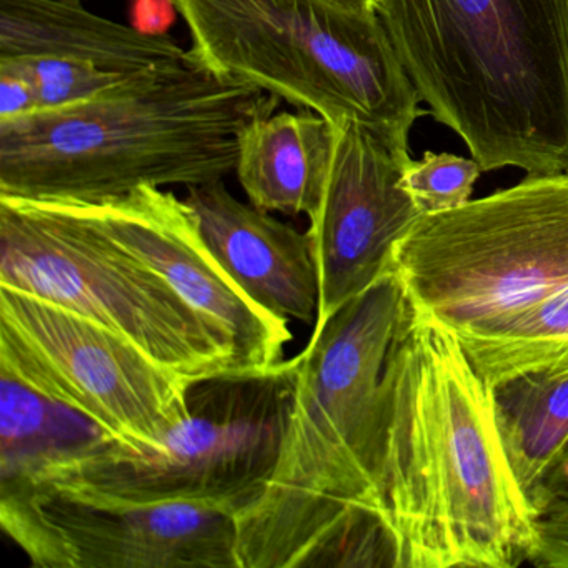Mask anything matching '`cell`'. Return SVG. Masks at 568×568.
<instances>
[{
  "instance_id": "cell-1",
  "label": "cell",
  "mask_w": 568,
  "mask_h": 568,
  "mask_svg": "<svg viewBox=\"0 0 568 568\" xmlns=\"http://www.w3.org/2000/svg\"><path fill=\"white\" fill-rule=\"evenodd\" d=\"M377 488L395 568H517L537 511L515 478L494 388L408 304L385 362Z\"/></svg>"
},
{
  "instance_id": "cell-2",
  "label": "cell",
  "mask_w": 568,
  "mask_h": 568,
  "mask_svg": "<svg viewBox=\"0 0 568 568\" xmlns=\"http://www.w3.org/2000/svg\"><path fill=\"white\" fill-rule=\"evenodd\" d=\"M405 308L390 272L314 328L294 358L277 464L235 515L241 568H395L377 458L382 377Z\"/></svg>"
},
{
  "instance_id": "cell-3",
  "label": "cell",
  "mask_w": 568,
  "mask_h": 568,
  "mask_svg": "<svg viewBox=\"0 0 568 568\" xmlns=\"http://www.w3.org/2000/svg\"><path fill=\"white\" fill-rule=\"evenodd\" d=\"M414 311L495 388L568 368V171L422 215L392 258Z\"/></svg>"
},
{
  "instance_id": "cell-4",
  "label": "cell",
  "mask_w": 568,
  "mask_h": 568,
  "mask_svg": "<svg viewBox=\"0 0 568 568\" xmlns=\"http://www.w3.org/2000/svg\"><path fill=\"white\" fill-rule=\"evenodd\" d=\"M278 99L197 59L128 75L92 101L0 121V195L104 202L224 181Z\"/></svg>"
},
{
  "instance_id": "cell-5",
  "label": "cell",
  "mask_w": 568,
  "mask_h": 568,
  "mask_svg": "<svg viewBox=\"0 0 568 568\" xmlns=\"http://www.w3.org/2000/svg\"><path fill=\"white\" fill-rule=\"evenodd\" d=\"M377 16L481 171H568V0H377Z\"/></svg>"
},
{
  "instance_id": "cell-6",
  "label": "cell",
  "mask_w": 568,
  "mask_h": 568,
  "mask_svg": "<svg viewBox=\"0 0 568 568\" xmlns=\"http://www.w3.org/2000/svg\"><path fill=\"white\" fill-rule=\"evenodd\" d=\"M199 64L322 115L402 155L420 95L377 14L325 0H174Z\"/></svg>"
},
{
  "instance_id": "cell-7",
  "label": "cell",
  "mask_w": 568,
  "mask_h": 568,
  "mask_svg": "<svg viewBox=\"0 0 568 568\" xmlns=\"http://www.w3.org/2000/svg\"><path fill=\"white\" fill-rule=\"evenodd\" d=\"M0 285L99 322L191 384L244 375L221 324L69 202L0 195Z\"/></svg>"
},
{
  "instance_id": "cell-8",
  "label": "cell",
  "mask_w": 568,
  "mask_h": 568,
  "mask_svg": "<svg viewBox=\"0 0 568 568\" xmlns=\"http://www.w3.org/2000/svg\"><path fill=\"white\" fill-rule=\"evenodd\" d=\"M295 361L258 375L195 384L191 415L161 444L134 452L111 438L26 480L131 504H192L241 514L277 464Z\"/></svg>"
},
{
  "instance_id": "cell-9",
  "label": "cell",
  "mask_w": 568,
  "mask_h": 568,
  "mask_svg": "<svg viewBox=\"0 0 568 568\" xmlns=\"http://www.w3.org/2000/svg\"><path fill=\"white\" fill-rule=\"evenodd\" d=\"M0 368L134 452L158 447L191 415L194 384L99 322L6 285H0Z\"/></svg>"
},
{
  "instance_id": "cell-10",
  "label": "cell",
  "mask_w": 568,
  "mask_h": 568,
  "mask_svg": "<svg viewBox=\"0 0 568 568\" xmlns=\"http://www.w3.org/2000/svg\"><path fill=\"white\" fill-rule=\"evenodd\" d=\"M0 527L38 568H241L232 511L0 484Z\"/></svg>"
},
{
  "instance_id": "cell-11",
  "label": "cell",
  "mask_w": 568,
  "mask_h": 568,
  "mask_svg": "<svg viewBox=\"0 0 568 568\" xmlns=\"http://www.w3.org/2000/svg\"><path fill=\"white\" fill-rule=\"evenodd\" d=\"M324 194L308 215L318 275L314 328L392 272L394 248L422 217L400 179L410 155L355 122L334 125Z\"/></svg>"
},
{
  "instance_id": "cell-12",
  "label": "cell",
  "mask_w": 568,
  "mask_h": 568,
  "mask_svg": "<svg viewBox=\"0 0 568 568\" xmlns=\"http://www.w3.org/2000/svg\"><path fill=\"white\" fill-rule=\"evenodd\" d=\"M69 204L221 324L237 345L242 374H265L284 362L292 341L287 318L265 311L242 291L205 244L185 201L161 187H141L98 204Z\"/></svg>"
},
{
  "instance_id": "cell-13",
  "label": "cell",
  "mask_w": 568,
  "mask_h": 568,
  "mask_svg": "<svg viewBox=\"0 0 568 568\" xmlns=\"http://www.w3.org/2000/svg\"><path fill=\"white\" fill-rule=\"evenodd\" d=\"M184 201L212 254L255 304L315 324L318 275L307 232L239 201L224 181L189 187Z\"/></svg>"
},
{
  "instance_id": "cell-14",
  "label": "cell",
  "mask_w": 568,
  "mask_h": 568,
  "mask_svg": "<svg viewBox=\"0 0 568 568\" xmlns=\"http://www.w3.org/2000/svg\"><path fill=\"white\" fill-rule=\"evenodd\" d=\"M0 58H64L135 74L195 61L171 36H145L72 0H0Z\"/></svg>"
},
{
  "instance_id": "cell-15",
  "label": "cell",
  "mask_w": 568,
  "mask_h": 568,
  "mask_svg": "<svg viewBox=\"0 0 568 568\" xmlns=\"http://www.w3.org/2000/svg\"><path fill=\"white\" fill-rule=\"evenodd\" d=\"M335 128L312 111L281 112L245 128L235 172L254 207L311 215L334 155Z\"/></svg>"
},
{
  "instance_id": "cell-16",
  "label": "cell",
  "mask_w": 568,
  "mask_h": 568,
  "mask_svg": "<svg viewBox=\"0 0 568 568\" xmlns=\"http://www.w3.org/2000/svg\"><path fill=\"white\" fill-rule=\"evenodd\" d=\"M105 438L84 415L0 368V484L36 477Z\"/></svg>"
},
{
  "instance_id": "cell-17",
  "label": "cell",
  "mask_w": 568,
  "mask_h": 568,
  "mask_svg": "<svg viewBox=\"0 0 568 568\" xmlns=\"http://www.w3.org/2000/svg\"><path fill=\"white\" fill-rule=\"evenodd\" d=\"M494 405L505 454L534 507L545 475L568 444V368L511 378L494 388Z\"/></svg>"
},
{
  "instance_id": "cell-18",
  "label": "cell",
  "mask_w": 568,
  "mask_h": 568,
  "mask_svg": "<svg viewBox=\"0 0 568 568\" xmlns=\"http://www.w3.org/2000/svg\"><path fill=\"white\" fill-rule=\"evenodd\" d=\"M0 65L19 72L31 82L38 95L39 111L92 101L131 75L64 58H0Z\"/></svg>"
},
{
  "instance_id": "cell-19",
  "label": "cell",
  "mask_w": 568,
  "mask_h": 568,
  "mask_svg": "<svg viewBox=\"0 0 568 568\" xmlns=\"http://www.w3.org/2000/svg\"><path fill=\"white\" fill-rule=\"evenodd\" d=\"M481 172L474 158L425 152L420 161L405 164L400 185L422 215L442 214L470 202Z\"/></svg>"
},
{
  "instance_id": "cell-20",
  "label": "cell",
  "mask_w": 568,
  "mask_h": 568,
  "mask_svg": "<svg viewBox=\"0 0 568 568\" xmlns=\"http://www.w3.org/2000/svg\"><path fill=\"white\" fill-rule=\"evenodd\" d=\"M39 111L38 95L31 82L0 65V121L26 118Z\"/></svg>"
},
{
  "instance_id": "cell-21",
  "label": "cell",
  "mask_w": 568,
  "mask_h": 568,
  "mask_svg": "<svg viewBox=\"0 0 568 568\" xmlns=\"http://www.w3.org/2000/svg\"><path fill=\"white\" fill-rule=\"evenodd\" d=\"M178 14L174 0H132L131 26L145 36H168Z\"/></svg>"
},
{
  "instance_id": "cell-22",
  "label": "cell",
  "mask_w": 568,
  "mask_h": 568,
  "mask_svg": "<svg viewBox=\"0 0 568 568\" xmlns=\"http://www.w3.org/2000/svg\"><path fill=\"white\" fill-rule=\"evenodd\" d=\"M551 505H568V444L565 445L561 454L558 455L555 464L551 465L548 474L545 475L537 497H535L534 508L537 517L545 508Z\"/></svg>"
},
{
  "instance_id": "cell-23",
  "label": "cell",
  "mask_w": 568,
  "mask_h": 568,
  "mask_svg": "<svg viewBox=\"0 0 568 568\" xmlns=\"http://www.w3.org/2000/svg\"><path fill=\"white\" fill-rule=\"evenodd\" d=\"M325 2L355 14H377V0H325Z\"/></svg>"
},
{
  "instance_id": "cell-24",
  "label": "cell",
  "mask_w": 568,
  "mask_h": 568,
  "mask_svg": "<svg viewBox=\"0 0 568 568\" xmlns=\"http://www.w3.org/2000/svg\"><path fill=\"white\" fill-rule=\"evenodd\" d=\"M72 2H84V0H72Z\"/></svg>"
}]
</instances>
